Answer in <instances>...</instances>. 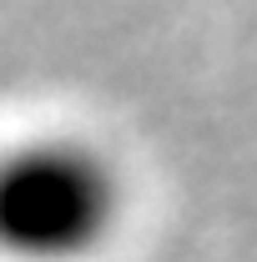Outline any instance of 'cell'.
Returning <instances> with one entry per match:
<instances>
[{
	"mask_svg": "<svg viewBox=\"0 0 257 262\" xmlns=\"http://www.w3.org/2000/svg\"><path fill=\"white\" fill-rule=\"evenodd\" d=\"M116 212V171L91 146L51 136L0 151V257L81 262L111 237Z\"/></svg>",
	"mask_w": 257,
	"mask_h": 262,
	"instance_id": "cell-1",
	"label": "cell"
}]
</instances>
